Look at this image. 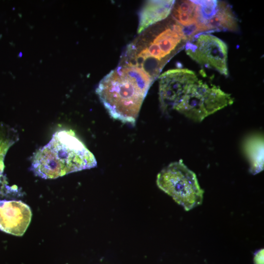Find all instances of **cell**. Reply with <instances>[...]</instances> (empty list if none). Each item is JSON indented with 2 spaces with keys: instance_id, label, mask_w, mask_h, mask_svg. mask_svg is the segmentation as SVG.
Masks as SVG:
<instances>
[{
  "instance_id": "obj_1",
  "label": "cell",
  "mask_w": 264,
  "mask_h": 264,
  "mask_svg": "<svg viewBox=\"0 0 264 264\" xmlns=\"http://www.w3.org/2000/svg\"><path fill=\"white\" fill-rule=\"evenodd\" d=\"M153 83L136 69L117 66L102 79L96 91L113 118L134 124Z\"/></svg>"
},
{
  "instance_id": "obj_2",
  "label": "cell",
  "mask_w": 264,
  "mask_h": 264,
  "mask_svg": "<svg viewBox=\"0 0 264 264\" xmlns=\"http://www.w3.org/2000/svg\"><path fill=\"white\" fill-rule=\"evenodd\" d=\"M93 154L72 132H55L33 155L31 169L44 179H54L96 166Z\"/></svg>"
},
{
  "instance_id": "obj_3",
  "label": "cell",
  "mask_w": 264,
  "mask_h": 264,
  "mask_svg": "<svg viewBox=\"0 0 264 264\" xmlns=\"http://www.w3.org/2000/svg\"><path fill=\"white\" fill-rule=\"evenodd\" d=\"M156 184L186 211L202 203L204 191L196 174L182 160L172 162L163 168L157 176Z\"/></svg>"
},
{
  "instance_id": "obj_4",
  "label": "cell",
  "mask_w": 264,
  "mask_h": 264,
  "mask_svg": "<svg viewBox=\"0 0 264 264\" xmlns=\"http://www.w3.org/2000/svg\"><path fill=\"white\" fill-rule=\"evenodd\" d=\"M233 99L219 87L209 86L198 80L188 88L175 110L195 122L231 105Z\"/></svg>"
},
{
  "instance_id": "obj_5",
  "label": "cell",
  "mask_w": 264,
  "mask_h": 264,
  "mask_svg": "<svg viewBox=\"0 0 264 264\" xmlns=\"http://www.w3.org/2000/svg\"><path fill=\"white\" fill-rule=\"evenodd\" d=\"M185 51L199 65L228 75L227 46L218 37L208 33L197 34L186 44Z\"/></svg>"
},
{
  "instance_id": "obj_6",
  "label": "cell",
  "mask_w": 264,
  "mask_h": 264,
  "mask_svg": "<svg viewBox=\"0 0 264 264\" xmlns=\"http://www.w3.org/2000/svg\"><path fill=\"white\" fill-rule=\"evenodd\" d=\"M159 79V99L164 112L175 110L189 87L198 79L195 73L187 68L168 70Z\"/></svg>"
},
{
  "instance_id": "obj_7",
  "label": "cell",
  "mask_w": 264,
  "mask_h": 264,
  "mask_svg": "<svg viewBox=\"0 0 264 264\" xmlns=\"http://www.w3.org/2000/svg\"><path fill=\"white\" fill-rule=\"evenodd\" d=\"M29 206L20 200H0V230L17 236H22L31 221Z\"/></svg>"
},
{
  "instance_id": "obj_8",
  "label": "cell",
  "mask_w": 264,
  "mask_h": 264,
  "mask_svg": "<svg viewBox=\"0 0 264 264\" xmlns=\"http://www.w3.org/2000/svg\"><path fill=\"white\" fill-rule=\"evenodd\" d=\"M175 0H148L139 14L137 33L165 19L171 13Z\"/></svg>"
},
{
  "instance_id": "obj_9",
  "label": "cell",
  "mask_w": 264,
  "mask_h": 264,
  "mask_svg": "<svg viewBox=\"0 0 264 264\" xmlns=\"http://www.w3.org/2000/svg\"><path fill=\"white\" fill-rule=\"evenodd\" d=\"M239 29L238 20L231 6L218 1L217 11L202 26V33L220 31H236Z\"/></svg>"
},
{
  "instance_id": "obj_10",
  "label": "cell",
  "mask_w": 264,
  "mask_h": 264,
  "mask_svg": "<svg viewBox=\"0 0 264 264\" xmlns=\"http://www.w3.org/2000/svg\"><path fill=\"white\" fill-rule=\"evenodd\" d=\"M262 138L252 137L245 143V151L250 163V171L257 174L264 168V143Z\"/></svg>"
},
{
  "instance_id": "obj_11",
  "label": "cell",
  "mask_w": 264,
  "mask_h": 264,
  "mask_svg": "<svg viewBox=\"0 0 264 264\" xmlns=\"http://www.w3.org/2000/svg\"><path fill=\"white\" fill-rule=\"evenodd\" d=\"M171 12L175 21L182 26L196 23V4L193 0H183L175 3Z\"/></svg>"
},
{
  "instance_id": "obj_12",
  "label": "cell",
  "mask_w": 264,
  "mask_h": 264,
  "mask_svg": "<svg viewBox=\"0 0 264 264\" xmlns=\"http://www.w3.org/2000/svg\"><path fill=\"white\" fill-rule=\"evenodd\" d=\"M263 249L261 250L256 254L254 257V263L255 264H264V254Z\"/></svg>"
},
{
  "instance_id": "obj_13",
  "label": "cell",
  "mask_w": 264,
  "mask_h": 264,
  "mask_svg": "<svg viewBox=\"0 0 264 264\" xmlns=\"http://www.w3.org/2000/svg\"><path fill=\"white\" fill-rule=\"evenodd\" d=\"M3 167H1L0 166V177L1 176V173L2 172V171H3Z\"/></svg>"
}]
</instances>
